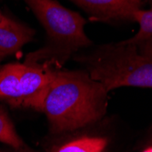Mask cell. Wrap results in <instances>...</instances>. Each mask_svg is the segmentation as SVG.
Wrapping results in <instances>:
<instances>
[{"label":"cell","instance_id":"6da1fadb","mask_svg":"<svg viewBox=\"0 0 152 152\" xmlns=\"http://www.w3.org/2000/svg\"><path fill=\"white\" fill-rule=\"evenodd\" d=\"M102 84L84 71L53 69L48 85L26 103L46 114L54 133L70 131L96 121L106 111Z\"/></svg>","mask_w":152,"mask_h":152},{"label":"cell","instance_id":"7a4b0ae2","mask_svg":"<svg viewBox=\"0 0 152 152\" xmlns=\"http://www.w3.org/2000/svg\"><path fill=\"white\" fill-rule=\"evenodd\" d=\"M48 35V44L26 56V62L56 65L64 63L79 48L91 45L84 27L86 19L56 0H25Z\"/></svg>","mask_w":152,"mask_h":152},{"label":"cell","instance_id":"3957f363","mask_svg":"<svg viewBox=\"0 0 152 152\" xmlns=\"http://www.w3.org/2000/svg\"><path fill=\"white\" fill-rule=\"evenodd\" d=\"M88 74L109 92L120 87L152 88V58L136 46L123 44L103 47L88 58Z\"/></svg>","mask_w":152,"mask_h":152},{"label":"cell","instance_id":"277c9868","mask_svg":"<svg viewBox=\"0 0 152 152\" xmlns=\"http://www.w3.org/2000/svg\"><path fill=\"white\" fill-rule=\"evenodd\" d=\"M52 67L40 63H11L0 67V99L26 107L50 80Z\"/></svg>","mask_w":152,"mask_h":152},{"label":"cell","instance_id":"5b68a950","mask_svg":"<svg viewBox=\"0 0 152 152\" xmlns=\"http://www.w3.org/2000/svg\"><path fill=\"white\" fill-rule=\"evenodd\" d=\"M95 19L100 21L132 20L142 0H72Z\"/></svg>","mask_w":152,"mask_h":152},{"label":"cell","instance_id":"8992f818","mask_svg":"<svg viewBox=\"0 0 152 152\" xmlns=\"http://www.w3.org/2000/svg\"><path fill=\"white\" fill-rule=\"evenodd\" d=\"M35 30L5 16L0 22V62L32 41Z\"/></svg>","mask_w":152,"mask_h":152},{"label":"cell","instance_id":"52a82bcc","mask_svg":"<svg viewBox=\"0 0 152 152\" xmlns=\"http://www.w3.org/2000/svg\"><path fill=\"white\" fill-rule=\"evenodd\" d=\"M132 20L139 24L140 29L134 37L121 41V43L136 46L140 54L152 58V7L135 11Z\"/></svg>","mask_w":152,"mask_h":152},{"label":"cell","instance_id":"ba28073f","mask_svg":"<svg viewBox=\"0 0 152 152\" xmlns=\"http://www.w3.org/2000/svg\"><path fill=\"white\" fill-rule=\"evenodd\" d=\"M107 140L103 137H80L54 147L50 152H104Z\"/></svg>","mask_w":152,"mask_h":152},{"label":"cell","instance_id":"9c48e42d","mask_svg":"<svg viewBox=\"0 0 152 152\" xmlns=\"http://www.w3.org/2000/svg\"><path fill=\"white\" fill-rule=\"evenodd\" d=\"M0 142L7 144L17 150H23L24 142L16 132L12 121L4 109L0 107Z\"/></svg>","mask_w":152,"mask_h":152},{"label":"cell","instance_id":"30bf717a","mask_svg":"<svg viewBox=\"0 0 152 152\" xmlns=\"http://www.w3.org/2000/svg\"><path fill=\"white\" fill-rule=\"evenodd\" d=\"M143 152H152V144H151L150 146L147 147V148L143 150Z\"/></svg>","mask_w":152,"mask_h":152},{"label":"cell","instance_id":"8fae6325","mask_svg":"<svg viewBox=\"0 0 152 152\" xmlns=\"http://www.w3.org/2000/svg\"><path fill=\"white\" fill-rule=\"evenodd\" d=\"M4 17H5V15H4V14L2 13V11L0 10V22L2 21V19L4 18Z\"/></svg>","mask_w":152,"mask_h":152},{"label":"cell","instance_id":"7c38bea8","mask_svg":"<svg viewBox=\"0 0 152 152\" xmlns=\"http://www.w3.org/2000/svg\"><path fill=\"white\" fill-rule=\"evenodd\" d=\"M148 1H150V2H151V3H152V0H148Z\"/></svg>","mask_w":152,"mask_h":152}]
</instances>
